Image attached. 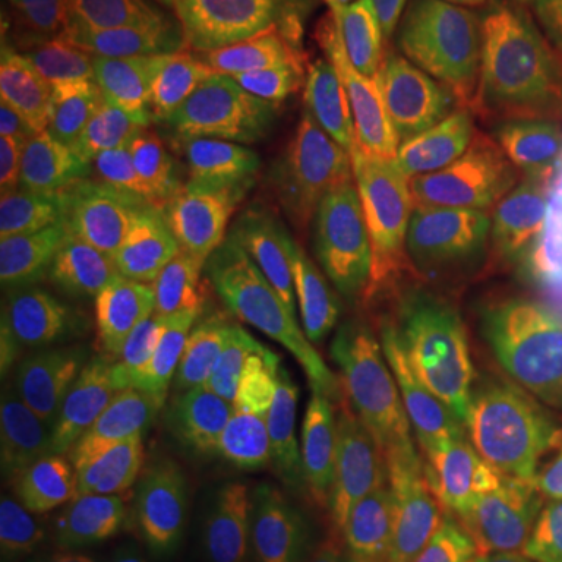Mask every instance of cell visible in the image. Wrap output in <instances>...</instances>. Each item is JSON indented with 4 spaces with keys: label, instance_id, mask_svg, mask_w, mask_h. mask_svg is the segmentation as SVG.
I'll use <instances>...</instances> for the list:
<instances>
[{
    "label": "cell",
    "instance_id": "44dd1931",
    "mask_svg": "<svg viewBox=\"0 0 562 562\" xmlns=\"http://www.w3.org/2000/svg\"><path fill=\"white\" fill-rule=\"evenodd\" d=\"M238 547L225 516L135 462V475L103 525L101 562H225Z\"/></svg>",
    "mask_w": 562,
    "mask_h": 562
},
{
    "label": "cell",
    "instance_id": "4316f807",
    "mask_svg": "<svg viewBox=\"0 0 562 562\" xmlns=\"http://www.w3.org/2000/svg\"><path fill=\"white\" fill-rule=\"evenodd\" d=\"M409 528L413 522L360 497L310 562H403Z\"/></svg>",
    "mask_w": 562,
    "mask_h": 562
},
{
    "label": "cell",
    "instance_id": "f1b7e54d",
    "mask_svg": "<svg viewBox=\"0 0 562 562\" xmlns=\"http://www.w3.org/2000/svg\"><path fill=\"white\" fill-rule=\"evenodd\" d=\"M538 369H541L543 387H547L550 401L562 416V310L557 313V319L543 328V338L538 344Z\"/></svg>",
    "mask_w": 562,
    "mask_h": 562
},
{
    "label": "cell",
    "instance_id": "ac0fdd59",
    "mask_svg": "<svg viewBox=\"0 0 562 562\" xmlns=\"http://www.w3.org/2000/svg\"><path fill=\"white\" fill-rule=\"evenodd\" d=\"M47 113L103 176L135 166L191 162L188 110L125 72L54 98Z\"/></svg>",
    "mask_w": 562,
    "mask_h": 562
},
{
    "label": "cell",
    "instance_id": "5b68a950",
    "mask_svg": "<svg viewBox=\"0 0 562 562\" xmlns=\"http://www.w3.org/2000/svg\"><path fill=\"white\" fill-rule=\"evenodd\" d=\"M122 72L166 101L213 116L344 110L375 94L360 44L347 38L313 50L206 60L138 44Z\"/></svg>",
    "mask_w": 562,
    "mask_h": 562
},
{
    "label": "cell",
    "instance_id": "7c38bea8",
    "mask_svg": "<svg viewBox=\"0 0 562 562\" xmlns=\"http://www.w3.org/2000/svg\"><path fill=\"white\" fill-rule=\"evenodd\" d=\"M128 382H60L35 375L3 387L0 401V479L57 469L128 447Z\"/></svg>",
    "mask_w": 562,
    "mask_h": 562
},
{
    "label": "cell",
    "instance_id": "e0dca14e",
    "mask_svg": "<svg viewBox=\"0 0 562 562\" xmlns=\"http://www.w3.org/2000/svg\"><path fill=\"white\" fill-rule=\"evenodd\" d=\"M269 331L297 375L306 406L322 416L362 379V360L350 322L328 284L306 262L288 257L260 284Z\"/></svg>",
    "mask_w": 562,
    "mask_h": 562
},
{
    "label": "cell",
    "instance_id": "484cf974",
    "mask_svg": "<svg viewBox=\"0 0 562 562\" xmlns=\"http://www.w3.org/2000/svg\"><path fill=\"white\" fill-rule=\"evenodd\" d=\"M44 294L38 281L0 272V379L3 387L41 375Z\"/></svg>",
    "mask_w": 562,
    "mask_h": 562
},
{
    "label": "cell",
    "instance_id": "7a4b0ae2",
    "mask_svg": "<svg viewBox=\"0 0 562 562\" xmlns=\"http://www.w3.org/2000/svg\"><path fill=\"white\" fill-rule=\"evenodd\" d=\"M379 98H447L562 50V0H360L350 13Z\"/></svg>",
    "mask_w": 562,
    "mask_h": 562
},
{
    "label": "cell",
    "instance_id": "4dcf8cb0",
    "mask_svg": "<svg viewBox=\"0 0 562 562\" xmlns=\"http://www.w3.org/2000/svg\"><path fill=\"white\" fill-rule=\"evenodd\" d=\"M225 562H269V560H257V557H250V553H241V550H235L232 557Z\"/></svg>",
    "mask_w": 562,
    "mask_h": 562
},
{
    "label": "cell",
    "instance_id": "ba28073f",
    "mask_svg": "<svg viewBox=\"0 0 562 562\" xmlns=\"http://www.w3.org/2000/svg\"><path fill=\"white\" fill-rule=\"evenodd\" d=\"M335 113L213 116L188 110V150L206 198L301 250L303 172Z\"/></svg>",
    "mask_w": 562,
    "mask_h": 562
},
{
    "label": "cell",
    "instance_id": "d6986e66",
    "mask_svg": "<svg viewBox=\"0 0 562 562\" xmlns=\"http://www.w3.org/2000/svg\"><path fill=\"white\" fill-rule=\"evenodd\" d=\"M294 254L297 247L206 201L198 220L176 244L172 257L162 262L157 279L140 294L162 316L184 325V319L206 303L260 288L276 272V266Z\"/></svg>",
    "mask_w": 562,
    "mask_h": 562
},
{
    "label": "cell",
    "instance_id": "8992f818",
    "mask_svg": "<svg viewBox=\"0 0 562 562\" xmlns=\"http://www.w3.org/2000/svg\"><path fill=\"white\" fill-rule=\"evenodd\" d=\"M372 313L375 362L416 375L501 382L522 338V316L487 288L425 276L360 281Z\"/></svg>",
    "mask_w": 562,
    "mask_h": 562
},
{
    "label": "cell",
    "instance_id": "52a82bcc",
    "mask_svg": "<svg viewBox=\"0 0 562 562\" xmlns=\"http://www.w3.org/2000/svg\"><path fill=\"white\" fill-rule=\"evenodd\" d=\"M360 497L322 416L297 409L269 441L241 497L222 516L241 553L310 562Z\"/></svg>",
    "mask_w": 562,
    "mask_h": 562
},
{
    "label": "cell",
    "instance_id": "8fae6325",
    "mask_svg": "<svg viewBox=\"0 0 562 562\" xmlns=\"http://www.w3.org/2000/svg\"><path fill=\"white\" fill-rule=\"evenodd\" d=\"M135 475V457L116 447L98 457L0 479V560L79 562Z\"/></svg>",
    "mask_w": 562,
    "mask_h": 562
},
{
    "label": "cell",
    "instance_id": "cb8c5ba5",
    "mask_svg": "<svg viewBox=\"0 0 562 562\" xmlns=\"http://www.w3.org/2000/svg\"><path fill=\"white\" fill-rule=\"evenodd\" d=\"M409 543L419 562H538L462 469L413 519Z\"/></svg>",
    "mask_w": 562,
    "mask_h": 562
},
{
    "label": "cell",
    "instance_id": "5bb4252c",
    "mask_svg": "<svg viewBox=\"0 0 562 562\" xmlns=\"http://www.w3.org/2000/svg\"><path fill=\"white\" fill-rule=\"evenodd\" d=\"M460 469L538 562H562V443L525 409H501L479 428Z\"/></svg>",
    "mask_w": 562,
    "mask_h": 562
},
{
    "label": "cell",
    "instance_id": "4fadbf2b",
    "mask_svg": "<svg viewBox=\"0 0 562 562\" xmlns=\"http://www.w3.org/2000/svg\"><path fill=\"white\" fill-rule=\"evenodd\" d=\"M425 147L431 144L416 128L382 106L366 101L338 110L303 172L306 241L328 247Z\"/></svg>",
    "mask_w": 562,
    "mask_h": 562
},
{
    "label": "cell",
    "instance_id": "3957f363",
    "mask_svg": "<svg viewBox=\"0 0 562 562\" xmlns=\"http://www.w3.org/2000/svg\"><path fill=\"white\" fill-rule=\"evenodd\" d=\"M297 409L306 406L206 362L169 357L132 379L128 450L140 469L225 513Z\"/></svg>",
    "mask_w": 562,
    "mask_h": 562
},
{
    "label": "cell",
    "instance_id": "30bf717a",
    "mask_svg": "<svg viewBox=\"0 0 562 562\" xmlns=\"http://www.w3.org/2000/svg\"><path fill=\"white\" fill-rule=\"evenodd\" d=\"M3 203L41 225L72 262L94 260L101 241L103 172L81 154L47 106L7 88L0 120Z\"/></svg>",
    "mask_w": 562,
    "mask_h": 562
},
{
    "label": "cell",
    "instance_id": "6da1fadb",
    "mask_svg": "<svg viewBox=\"0 0 562 562\" xmlns=\"http://www.w3.org/2000/svg\"><path fill=\"white\" fill-rule=\"evenodd\" d=\"M557 210L525 201L460 150L425 147L328 244L357 281L425 276L509 288L538 272Z\"/></svg>",
    "mask_w": 562,
    "mask_h": 562
},
{
    "label": "cell",
    "instance_id": "277c9868",
    "mask_svg": "<svg viewBox=\"0 0 562 562\" xmlns=\"http://www.w3.org/2000/svg\"><path fill=\"white\" fill-rule=\"evenodd\" d=\"M494 384L372 362L322 422L362 497L413 522L450 482L462 431Z\"/></svg>",
    "mask_w": 562,
    "mask_h": 562
},
{
    "label": "cell",
    "instance_id": "ffe728a7",
    "mask_svg": "<svg viewBox=\"0 0 562 562\" xmlns=\"http://www.w3.org/2000/svg\"><path fill=\"white\" fill-rule=\"evenodd\" d=\"M397 116L428 144L460 154L562 132V63L543 54L475 88L401 106Z\"/></svg>",
    "mask_w": 562,
    "mask_h": 562
},
{
    "label": "cell",
    "instance_id": "f546056e",
    "mask_svg": "<svg viewBox=\"0 0 562 562\" xmlns=\"http://www.w3.org/2000/svg\"><path fill=\"white\" fill-rule=\"evenodd\" d=\"M306 3H316V7H322V10H328V13H353L357 10V3L360 0H306Z\"/></svg>",
    "mask_w": 562,
    "mask_h": 562
},
{
    "label": "cell",
    "instance_id": "d4e9b609",
    "mask_svg": "<svg viewBox=\"0 0 562 562\" xmlns=\"http://www.w3.org/2000/svg\"><path fill=\"white\" fill-rule=\"evenodd\" d=\"M491 181L543 206H562V132L506 140L465 154Z\"/></svg>",
    "mask_w": 562,
    "mask_h": 562
},
{
    "label": "cell",
    "instance_id": "9a60e30c",
    "mask_svg": "<svg viewBox=\"0 0 562 562\" xmlns=\"http://www.w3.org/2000/svg\"><path fill=\"white\" fill-rule=\"evenodd\" d=\"M206 201L210 198L191 162L106 172L94 262L106 276L144 291Z\"/></svg>",
    "mask_w": 562,
    "mask_h": 562
},
{
    "label": "cell",
    "instance_id": "83f0119b",
    "mask_svg": "<svg viewBox=\"0 0 562 562\" xmlns=\"http://www.w3.org/2000/svg\"><path fill=\"white\" fill-rule=\"evenodd\" d=\"M72 266L79 262L69 260L41 225L22 216L16 206L0 203V272H16L50 288Z\"/></svg>",
    "mask_w": 562,
    "mask_h": 562
},
{
    "label": "cell",
    "instance_id": "9c48e42d",
    "mask_svg": "<svg viewBox=\"0 0 562 562\" xmlns=\"http://www.w3.org/2000/svg\"><path fill=\"white\" fill-rule=\"evenodd\" d=\"M184 325L94 260L72 266L44 294L41 375L60 382H128L179 357Z\"/></svg>",
    "mask_w": 562,
    "mask_h": 562
},
{
    "label": "cell",
    "instance_id": "7402d4cb",
    "mask_svg": "<svg viewBox=\"0 0 562 562\" xmlns=\"http://www.w3.org/2000/svg\"><path fill=\"white\" fill-rule=\"evenodd\" d=\"M29 22L35 76L63 98L122 72L140 38V0H16Z\"/></svg>",
    "mask_w": 562,
    "mask_h": 562
},
{
    "label": "cell",
    "instance_id": "2e32d148",
    "mask_svg": "<svg viewBox=\"0 0 562 562\" xmlns=\"http://www.w3.org/2000/svg\"><path fill=\"white\" fill-rule=\"evenodd\" d=\"M341 38L306 0H140L138 44L181 57L288 54Z\"/></svg>",
    "mask_w": 562,
    "mask_h": 562
},
{
    "label": "cell",
    "instance_id": "603a6c76",
    "mask_svg": "<svg viewBox=\"0 0 562 562\" xmlns=\"http://www.w3.org/2000/svg\"><path fill=\"white\" fill-rule=\"evenodd\" d=\"M184 344L191 347V360L206 362L225 375H235L241 382L276 391L281 397L306 406L301 382L269 331L260 288L206 303L198 313H191L184 319Z\"/></svg>",
    "mask_w": 562,
    "mask_h": 562
}]
</instances>
